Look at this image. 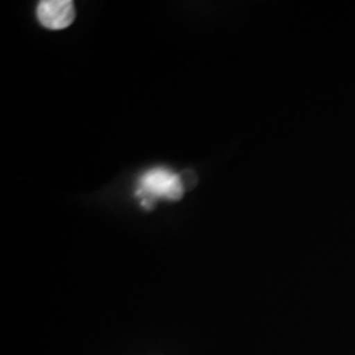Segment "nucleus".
<instances>
[{
    "label": "nucleus",
    "instance_id": "nucleus-1",
    "mask_svg": "<svg viewBox=\"0 0 355 355\" xmlns=\"http://www.w3.org/2000/svg\"><path fill=\"white\" fill-rule=\"evenodd\" d=\"M136 196L142 198L141 207L153 209L157 199H166L177 202L183 196V184L177 174L158 167L145 173L140 178Z\"/></svg>",
    "mask_w": 355,
    "mask_h": 355
},
{
    "label": "nucleus",
    "instance_id": "nucleus-2",
    "mask_svg": "<svg viewBox=\"0 0 355 355\" xmlns=\"http://www.w3.org/2000/svg\"><path fill=\"white\" fill-rule=\"evenodd\" d=\"M37 19L46 29L58 31L71 26L76 8L71 0H44L37 6Z\"/></svg>",
    "mask_w": 355,
    "mask_h": 355
}]
</instances>
